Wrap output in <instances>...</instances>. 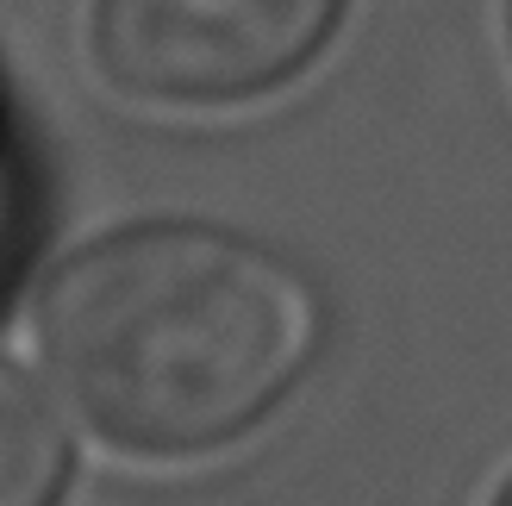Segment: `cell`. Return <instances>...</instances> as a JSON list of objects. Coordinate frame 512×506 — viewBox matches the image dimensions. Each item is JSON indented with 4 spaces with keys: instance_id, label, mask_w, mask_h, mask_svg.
<instances>
[{
    "instance_id": "6da1fadb",
    "label": "cell",
    "mask_w": 512,
    "mask_h": 506,
    "mask_svg": "<svg viewBox=\"0 0 512 506\" xmlns=\"http://www.w3.org/2000/svg\"><path fill=\"white\" fill-rule=\"evenodd\" d=\"M38 319L75 413L150 457L250 432L319 344V300L275 250L188 219L88 244Z\"/></svg>"
},
{
    "instance_id": "7a4b0ae2",
    "label": "cell",
    "mask_w": 512,
    "mask_h": 506,
    "mask_svg": "<svg viewBox=\"0 0 512 506\" xmlns=\"http://www.w3.org/2000/svg\"><path fill=\"white\" fill-rule=\"evenodd\" d=\"M338 0H100V57L150 100H244L313 57Z\"/></svg>"
},
{
    "instance_id": "3957f363",
    "label": "cell",
    "mask_w": 512,
    "mask_h": 506,
    "mask_svg": "<svg viewBox=\"0 0 512 506\" xmlns=\"http://www.w3.org/2000/svg\"><path fill=\"white\" fill-rule=\"evenodd\" d=\"M69 482L63 413L19 363L0 357V506H57Z\"/></svg>"
},
{
    "instance_id": "277c9868",
    "label": "cell",
    "mask_w": 512,
    "mask_h": 506,
    "mask_svg": "<svg viewBox=\"0 0 512 506\" xmlns=\"http://www.w3.org/2000/svg\"><path fill=\"white\" fill-rule=\"evenodd\" d=\"M500 506H512V488H506V494H500Z\"/></svg>"
}]
</instances>
